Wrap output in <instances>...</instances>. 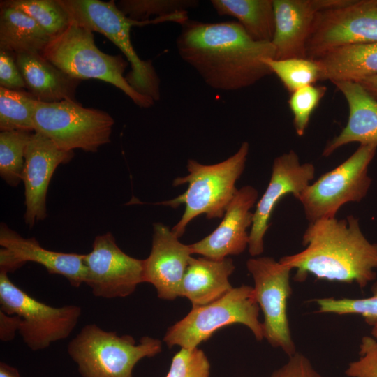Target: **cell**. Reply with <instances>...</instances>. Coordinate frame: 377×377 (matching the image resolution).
I'll use <instances>...</instances> for the list:
<instances>
[{"instance_id":"8992f818","label":"cell","mask_w":377,"mask_h":377,"mask_svg":"<svg viewBox=\"0 0 377 377\" xmlns=\"http://www.w3.org/2000/svg\"><path fill=\"white\" fill-rule=\"evenodd\" d=\"M71 22L91 31L104 35L123 52L131 70L125 76L128 83L139 94L154 101L161 98L160 78L151 60H142L131 41V29L143 26L125 16L117 4L99 0H57Z\"/></svg>"},{"instance_id":"f546056e","label":"cell","mask_w":377,"mask_h":377,"mask_svg":"<svg viewBox=\"0 0 377 377\" xmlns=\"http://www.w3.org/2000/svg\"><path fill=\"white\" fill-rule=\"evenodd\" d=\"M199 3L197 0H122L116 4L129 19L142 22L152 15L156 18L188 12Z\"/></svg>"},{"instance_id":"d6986e66","label":"cell","mask_w":377,"mask_h":377,"mask_svg":"<svg viewBox=\"0 0 377 377\" xmlns=\"http://www.w3.org/2000/svg\"><path fill=\"white\" fill-rule=\"evenodd\" d=\"M349 0H273L274 59L306 58V44L316 15Z\"/></svg>"},{"instance_id":"3957f363","label":"cell","mask_w":377,"mask_h":377,"mask_svg":"<svg viewBox=\"0 0 377 377\" xmlns=\"http://www.w3.org/2000/svg\"><path fill=\"white\" fill-rule=\"evenodd\" d=\"M249 150V143L244 142L235 154L216 164L204 165L188 160V174L175 178L172 184L174 186L187 184V189L177 198L159 203L173 208L185 205L180 220L172 228L177 237L201 214L209 219L223 216L238 190L235 183L244 170Z\"/></svg>"},{"instance_id":"e0dca14e","label":"cell","mask_w":377,"mask_h":377,"mask_svg":"<svg viewBox=\"0 0 377 377\" xmlns=\"http://www.w3.org/2000/svg\"><path fill=\"white\" fill-rule=\"evenodd\" d=\"M151 250L143 260V283L156 288L158 297L172 301L180 297L182 282L191 258L189 244H184L168 226L155 223Z\"/></svg>"},{"instance_id":"836d02e7","label":"cell","mask_w":377,"mask_h":377,"mask_svg":"<svg viewBox=\"0 0 377 377\" xmlns=\"http://www.w3.org/2000/svg\"><path fill=\"white\" fill-rule=\"evenodd\" d=\"M357 360L350 362L345 374L348 377H377V341L371 336L362 337Z\"/></svg>"},{"instance_id":"d6a6232c","label":"cell","mask_w":377,"mask_h":377,"mask_svg":"<svg viewBox=\"0 0 377 377\" xmlns=\"http://www.w3.org/2000/svg\"><path fill=\"white\" fill-rule=\"evenodd\" d=\"M210 368L202 350L181 348L173 356L166 377H209Z\"/></svg>"},{"instance_id":"4dcf8cb0","label":"cell","mask_w":377,"mask_h":377,"mask_svg":"<svg viewBox=\"0 0 377 377\" xmlns=\"http://www.w3.org/2000/svg\"><path fill=\"white\" fill-rule=\"evenodd\" d=\"M371 292V296L364 298L325 297L313 301L318 306V313L360 315L371 326L377 321V282L372 286Z\"/></svg>"},{"instance_id":"e575fe53","label":"cell","mask_w":377,"mask_h":377,"mask_svg":"<svg viewBox=\"0 0 377 377\" xmlns=\"http://www.w3.org/2000/svg\"><path fill=\"white\" fill-rule=\"evenodd\" d=\"M270 377L323 376L306 356L297 351L283 366L274 371Z\"/></svg>"},{"instance_id":"30bf717a","label":"cell","mask_w":377,"mask_h":377,"mask_svg":"<svg viewBox=\"0 0 377 377\" xmlns=\"http://www.w3.org/2000/svg\"><path fill=\"white\" fill-rule=\"evenodd\" d=\"M1 311L20 318L18 332L33 351L66 339L77 324L82 309L76 305L54 307L41 302L13 283L8 274L0 272Z\"/></svg>"},{"instance_id":"4fadbf2b","label":"cell","mask_w":377,"mask_h":377,"mask_svg":"<svg viewBox=\"0 0 377 377\" xmlns=\"http://www.w3.org/2000/svg\"><path fill=\"white\" fill-rule=\"evenodd\" d=\"M84 283L96 297L111 299L131 295L143 283V260L125 253L111 232L95 237L84 254Z\"/></svg>"},{"instance_id":"f1b7e54d","label":"cell","mask_w":377,"mask_h":377,"mask_svg":"<svg viewBox=\"0 0 377 377\" xmlns=\"http://www.w3.org/2000/svg\"><path fill=\"white\" fill-rule=\"evenodd\" d=\"M291 94L320 81V70L316 60L309 58L267 59L264 61Z\"/></svg>"},{"instance_id":"d590c367","label":"cell","mask_w":377,"mask_h":377,"mask_svg":"<svg viewBox=\"0 0 377 377\" xmlns=\"http://www.w3.org/2000/svg\"><path fill=\"white\" fill-rule=\"evenodd\" d=\"M0 86L12 90L27 88L13 54L0 50Z\"/></svg>"},{"instance_id":"7a4b0ae2","label":"cell","mask_w":377,"mask_h":377,"mask_svg":"<svg viewBox=\"0 0 377 377\" xmlns=\"http://www.w3.org/2000/svg\"><path fill=\"white\" fill-rule=\"evenodd\" d=\"M302 245V251L279 260L295 269L297 281H304L311 274L317 279L356 283L363 288L376 277L377 243L368 241L358 219L352 215L309 223Z\"/></svg>"},{"instance_id":"83f0119b","label":"cell","mask_w":377,"mask_h":377,"mask_svg":"<svg viewBox=\"0 0 377 377\" xmlns=\"http://www.w3.org/2000/svg\"><path fill=\"white\" fill-rule=\"evenodd\" d=\"M1 6L16 8L32 19L54 37L71 24L70 18L57 0H7Z\"/></svg>"},{"instance_id":"74e56055","label":"cell","mask_w":377,"mask_h":377,"mask_svg":"<svg viewBox=\"0 0 377 377\" xmlns=\"http://www.w3.org/2000/svg\"><path fill=\"white\" fill-rule=\"evenodd\" d=\"M357 82L377 101V75L365 77Z\"/></svg>"},{"instance_id":"8fae6325","label":"cell","mask_w":377,"mask_h":377,"mask_svg":"<svg viewBox=\"0 0 377 377\" xmlns=\"http://www.w3.org/2000/svg\"><path fill=\"white\" fill-rule=\"evenodd\" d=\"M246 268L252 275L255 297L264 317V339L290 357L297 352L287 313L292 269L268 256L249 259Z\"/></svg>"},{"instance_id":"ab89813d","label":"cell","mask_w":377,"mask_h":377,"mask_svg":"<svg viewBox=\"0 0 377 377\" xmlns=\"http://www.w3.org/2000/svg\"><path fill=\"white\" fill-rule=\"evenodd\" d=\"M371 337L377 341V321L371 325Z\"/></svg>"},{"instance_id":"cb8c5ba5","label":"cell","mask_w":377,"mask_h":377,"mask_svg":"<svg viewBox=\"0 0 377 377\" xmlns=\"http://www.w3.org/2000/svg\"><path fill=\"white\" fill-rule=\"evenodd\" d=\"M0 8V50L13 56L41 53L52 36L23 12L11 7Z\"/></svg>"},{"instance_id":"9a60e30c","label":"cell","mask_w":377,"mask_h":377,"mask_svg":"<svg viewBox=\"0 0 377 377\" xmlns=\"http://www.w3.org/2000/svg\"><path fill=\"white\" fill-rule=\"evenodd\" d=\"M0 272H15L27 262L43 266L48 273L64 276L74 287L84 283V254L57 252L42 247L34 237L24 238L1 223Z\"/></svg>"},{"instance_id":"484cf974","label":"cell","mask_w":377,"mask_h":377,"mask_svg":"<svg viewBox=\"0 0 377 377\" xmlns=\"http://www.w3.org/2000/svg\"><path fill=\"white\" fill-rule=\"evenodd\" d=\"M37 100L24 90L0 87V130L34 131V112Z\"/></svg>"},{"instance_id":"52a82bcc","label":"cell","mask_w":377,"mask_h":377,"mask_svg":"<svg viewBox=\"0 0 377 377\" xmlns=\"http://www.w3.org/2000/svg\"><path fill=\"white\" fill-rule=\"evenodd\" d=\"M260 307L253 287L242 285L208 304L192 307L183 318L166 331L163 341L168 348H197L223 327L241 324L248 327L257 341L264 339Z\"/></svg>"},{"instance_id":"ffe728a7","label":"cell","mask_w":377,"mask_h":377,"mask_svg":"<svg viewBox=\"0 0 377 377\" xmlns=\"http://www.w3.org/2000/svg\"><path fill=\"white\" fill-rule=\"evenodd\" d=\"M333 84L345 97L349 116L340 133L327 143L323 156H329L338 148L352 142L377 146V101L358 82Z\"/></svg>"},{"instance_id":"7402d4cb","label":"cell","mask_w":377,"mask_h":377,"mask_svg":"<svg viewBox=\"0 0 377 377\" xmlns=\"http://www.w3.org/2000/svg\"><path fill=\"white\" fill-rule=\"evenodd\" d=\"M235 268L230 258L215 260L191 257L182 282L180 297L187 298L192 307L219 300L233 288L229 276Z\"/></svg>"},{"instance_id":"6da1fadb","label":"cell","mask_w":377,"mask_h":377,"mask_svg":"<svg viewBox=\"0 0 377 377\" xmlns=\"http://www.w3.org/2000/svg\"><path fill=\"white\" fill-rule=\"evenodd\" d=\"M181 26L176 40L178 54L209 87L235 91L272 74L264 61L274 59L273 45L254 40L237 22L189 19Z\"/></svg>"},{"instance_id":"1f68e13d","label":"cell","mask_w":377,"mask_h":377,"mask_svg":"<svg viewBox=\"0 0 377 377\" xmlns=\"http://www.w3.org/2000/svg\"><path fill=\"white\" fill-rule=\"evenodd\" d=\"M326 91L325 86L311 84L302 87L290 94L288 103L293 115V126L299 136L304 134L311 116Z\"/></svg>"},{"instance_id":"44dd1931","label":"cell","mask_w":377,"mask_h":377,"mask_svg":"<svg viewBox=\"0 0 377 377\" xmlns=\"http://www.w3.org/2000/svg\"><path fill=\"white\" fill-rule=\"evenodd\" d=\"M13 57L27 89L37 101H76V89L82 80L57 68L41 53H20Z\"/></svg>"},{"instance_id":"5bb4252c","label":"cell","mask_w":377,"mask_h":377,"mask_svg":"<svg viewBox=\"0 0 377 377\" xmlns=\"http://www.w3.org/2000/svg\"><path fill=\"white\" fill-rule=\"evenodd\" d=\"M314 175V165L310 163H301L293 150L274 160L269 182L258 201L253 212L248 246L251 256L257 257L263 253L264 236L269 228L273 211L279 200L288 194H292L297 199L311 184Z\"/></svg>"},{"instance_id":"d4e9b609","label":"cell","mask_w":377,"mask_h":377,"mask_svg":"<svg viewBox=\"0 0 377 377\" xmlns=\"http://www.w3.org/2000/svg\"><path fill=\"white\" fill-rule=\"evenodd\" d=\"M216 13L237 20L254 40L271 43L275 29L273 0H212Z\"/></svg>"},{"instance_id":"2e32d148","label":"cell","mask_w":377,"mask_h":377,"mask_svg":"<svg viewBox=\"0 0 377 377\" xmlns=\"http://www.w3.org/2000/svg\"><path fill=\"white\" fill-rule=\"evenodd\" d=\"M73 151L57 147L43 134L34 131L24 154V222L32 228L47 216L46 198L51 178L60 164L69 162Z\"/></svg>"},{"instance_id":"277c9868","label":"cell","mask_w":377,"mask_h":377,"mask_svg":"<svg viewBox=\"0 0 377 377\" xmlns=\"http://www.w3.org/2000/svg\"><path fill=\"white\" fill-rule=\"evenodd\" d=\"M41 54L73 77L97 79L114 85L141 108L154 104L155 101L137 92L126 81L124 73L128 61L121 55L101 51L95 44L93 32L74 22H71L63 32L52 37Z\"/></svg>"},{"instance_id":"603a6c76","label":"cell","mask_w":377,"mask_h":377,"mask_svg":"<svg viewBox=\"0 0 377 377\" xmlns=\"http://www.w3.org/2000/svg\"><path fill=\"white\" fill-rule=\"evenodd\" d=\"M320 81L357 82L377 75V43L346 45L317 58Z\"/></svg>"},{"instance_id":"ba28073f","label":"cell","mask_w":377,"mask_h":377,"mask_svg":"<svg viewBox=\"0 0 377 377\" xmlns=\"http://www.w3.org/2000/svg\"><path fill=\"white\" fill-rule=\"evenodd\" d=\"M114 119L108 112L84 108L77 101H37L34 131L47 137L59 149L96 152L110 142Z\"/></svg>"},{"instance_id":"7c38bea8","label":"cell","mask_w":377,"mask_h":377,"mask_svg":"<svg viewBox=\"0 0 377 377\" xmlns=\"http://www.w3.org/2000/svg\"><path fill=\"white\" fill-rule=\"evenodd\" d=\"M369 43H377V0H349L316 15L306 55L316 59L338 47Z\"/></svg>"},{"instance_id":"f35d334b","label":"cell","mask_w":377,"mask_h":377,"mask_svg":"<svg viewBox=\"0 0 377 377\" xmlns=\"http://www.w3.org/2000/svg\"><path fill=\"white\" fill-rule=\"evenodd\" d=\"M0 377H20V374L15 367L1 362Z\"/></svg>"},{"instance_id":"8d00e7d4","label":"cell","mask_w":377,"mask_h":377,"mask_svg":"<svg viewBox=\"0 0 377 377\" xmlns=\"http://www.w3.org/2000/svg\"><path fill=\"white\" fill-rule=\"evenodd\" d=\"M20 325V318L17 315H8L0 311V339L2 341L13 340Z\"/></svg>"},{"instance_id":"9c48e42d","label":"cell","mask_w":377,"mask_h":377,"mask_svg":"<svg viewBox=\"0 0 377 377\" xmlns=\"http://www.w3.org/2000/svg\"><path fill=\"white\" fill-rule=\"evenodd\" d=\"M377 146L360 145L346 161L310 184L297 199L309 223L334 218L346 203L360 202L367 194L371 179L368 168Z\"/></svg>"},{"instance_id":"4316f807","label":"cell","mask_w":377,"mask_h":377,"mask_svg":"<svg viewBox=\"0 0 377 377\" xmlns=\"http://www.w3.org/2000/svg\"><path fill=\"white\" fill-rule=\"evenodd\" d=\"M32 133L20 130L0 133V175L11 186L22 181L25 150Z\"/></svg>"},{"instance_id":"ac0fdd59","label":"cell","mask_w":377,"mask_h":377,"mask_svg":"<svg viewBox=\"0 0 377 377\" xmlns=\"http://www.w3.org/2000/svg\"><path fill=\"white\" fill-rule=\"evenodd\" d=\"M258 191L251 186L238 189L217 228L201 240L189 244L192 254L221 260L239 255L249 246L247 230L253 223L251 208L258 200Z\"/></svg>"},{"instance_id":"5b68a950","label":"cell","mask_w":377,"mask_h":377,"mask_svg":"<svg viewBox=\"0 0 377 377\" xmlns=\"http://www.w3.org/2000/svg\"><path fill=\"white\" fill-rule=\"evenodd\" d=\"M161 350L162 342L158 339L145 336L137 343L131 335L119 336L96 324L84 326L67 348L82 377H133L140 360Z\"/></svg>"}]
</instances>
